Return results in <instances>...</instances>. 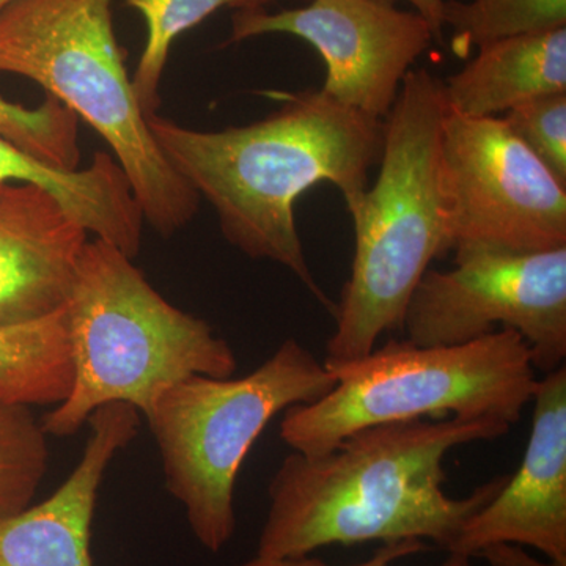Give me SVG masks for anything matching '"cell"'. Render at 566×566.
<instances>
[{
    "label": "cell",
    "instance_id": "obj_1",
    "mask_svg": "<svg viewBox=\"0 0 566 566\" xmlns=\"http://www.w3.org/2000/svg\"><path fill=\"white\" fill-rule=\"evenodd\" d=\"M501 420H411L346 436L323 455L292 452L268 488L270 509L255 556H312L319 547L433 542L447 547L505 486L499 475L464 497L444 491L450 450L495 441Z\"/></svg>",
    "mask_w": 566,
    "mask_h": 566
},
{
    "label": "cell",
    "instance_id": "obj_2",
    "mask_svg": "<svg viewBox=\"0 0 566 566\" xmlns=\"http://www.w3.org/2000/svg\"><path fill=\"white\" fill-rule=\"evenodd\" d=\"M147 120L174 169L214 208L226 240L251 259L292 271L334 315L337 305L305 259L294 205L331 182L353 216L381 158L385 120L322 91L293 93L263 120L223 132H197L158 114Z\"/></svg>",
    "mask_w": 566,
    "mask_h": 566
},
{
    "label": "cell",
    "instance_id": "obj_3",
    "mask_svg": "<svg viewBox=\"0 0 566 566\" xmlns=\"http://www.w3.org/2000/svg\"><path fill=\"white\" fill-rule=\"evenodd\" d=\"M63 315L73 382L41 420L48 436L77 433L109 403L132 405L145 417L164 390L189 376L237 371L232 346L210 324L164 300L133 259L96 238L82 251Z\"/></svg>",
    "mask_w": 566,
    "mask_h": 566
},
{
    "label": "cell",
    "instance_id": "obj_4",
    "mask_svg": "<svg viewBox=\"0 0 566 566\" xmlns=\"http://www.w3.org/2000/svg\"><path fill=\"white\" fill-rule=\"evenodd\" d=\"M447 111L442 81L427 69L409 70L385 118L378 178L352 216V275L335 308L326 364L359 359L382 334L401 331L417 283L447 253L439 180Z\"/></svg>",
    "mask_w": 566,
    "mask_h": 566
},
{
    "label": "cell",
    "instance_id": "obj_5",
    "mask_svg": "<svg viewBox=\"0 0 566 566\" xmlns=\"http://www.w3.org/2000/svg\"><path fill=\"white\" fill-rule=\"evenodd\" d=\"M0 74L40 84L115 155L145 221L169 238L200 197L164 155L142 112L112 25L111 0H17L0 13Z\"/></svg>",
    "mask_w": 566,
    "mask_h": 566
},
{
    "label": "cell",
    "instance_id": "obj_6",
    "mask_svg": "<svg viewBox=\"0 0 566 566\" xmlns=\"http://www.w3.org/2000/svg\"><path fill=\"white\" fill-rule=\"evenodd\" d=\"M326 365L337 379L333 390L283 412L282 441L301 455H323L364 428L424 417L512 427L538 385L528 346L512 329L455 346L390 340L359 359Z\"/></svg>",
    "mask_w": 566,
    "mask_h": 566
},
{
    "label": "cell",
    "instance_id": "obj_7",
    "mask_svg": "<svg viewBox=\"0 0 566 566\" xmlns=\"http://www.w3.org/2000/svg\"><path fill=\"white\" fill-rule=\"evenodd\" d=\"M337 382L294 338L243 378L189 376L145 416L161 453L167 491L185 506L197 542L219 553L237 531L234 485L252 446L275 416L314 403Z\"/></svg>",
    "mask_w": 566,
    "mask_h": 566
},
{
    "label": "cell",
    "instance_id": "obj_8",
    "mask_svg": "<svg viewBox=\"0 0 566 566\" xmlns=\"http://www.w3.org/2000/svg\"><path fill=\"white\" fill-rule=\"evenodd\" d=\"M447 253H538L566 248V186L502 117L447 111L439 148Z\"/></svg>",
    "mask_w": 566,
    "mask_h": 566
},
{
    "label": "cell",
    "instance_id": "obj_9",
    "mask_svg": "<svg viewBox=\"0 0 566 566\" xmlns=\"http://www.w3.org/2000/svg\"><path fill=\"white\" fill-rule=\"evenodd\" d=\"M455 270H428L405 308L401 331L419 346L469 344L499 329L523 337L535 370L566 359V248L475 253Z\"/></svg>",
    "mask_w": 566,
    "mask_h": 566
},
{
    "label": "cell",
    "instance_id": "obj_10",
    "mask_svg": "<svg viewBox=\"0 0 566 566\" xmlns=\"http://www.w3.org/2000/svg\"><path fill=\"white\" fill-rule=\"evenodd\" d=\"M286 33L307 41L326 63L322 88L346 107L385 120L412 63L434 40L416 11L394 0H314L304 9L233 14L232 43Z\"/></svg>",
    "mask_w": 566,
    "mask_h": 566
},
{
    "label": "cell",
    "instance_id": "obj_11",
    "mask_svg": "<svg viewBox=\"0 0 566 566\" xmlns=\"http://www.w3.org/2000/svg\"><path fill=\"white\" fill-rule=\"evenodd\" d=\"M531 436L520 468L461 528L447 554L476 557L512 543L566 562V367L538 379Z\"/></svg>",
    "mask_w": 566,
    "mask_h": 566
},
{
    "label": "cell",
    "instance_id": "obj_12",
    "mask_svg": "<svg viewBox=\"0 0 566 566\" xmlns=\"http://www.w3.org/2000/svg\"><path fill=\"white\" fill-rule=\"evenodd\" d=\"M87 243V230L46 189L0 181V326L63 307Z\"/></svg>",
    "mask_w": 566,
    "mask_h": 566
},
{
    "label": "cell",
    "instance_id": "obj_13",
    "mask_svg": "<svg viewBox=\"0 0 566 566\" xmlns=\"http://www.w3.org/2000/svg\"><path fill=\"white\" fill-rule=\"evenodd\" d=\"M80 463L39 505L0 517V566H93L96 497L111 461L137 436L140 412L128 403L96 409Z\"/></svg>",
    "mask_w": 566,
    "mask_h": 566
},
{
    "label": "cell",
    "instance_id": "obj_14",
    "mask_svg": "<svg viewBox=\"0 0 566 566\" xmlns=\"http://www.w3.org/2000/svg\"><path fill=\"white\" fill-rule=\"evenodd\" d=\"M447 109L497 117L520 104L566 93V28L495 41L442 81Z\"/></svg>",
    "mask_w": 566,
    "mask_h": 566
},
{
    "label": "cell",
    "instance_id": "obj_15",
    "mask_svg": "<svg viewBox=\"0 0 566 566\" xmlns=\"http://www.w3.org/2000/svg\"><path fill=\"white\" fill-rule=\"evenodd\" d=\"M73 382L63 307L33 322L0 326V398L57 406Z\"/></svg>",
    "mask_w": 566,
    "mask_h": 566
},
{
    "label": "cell",
    "instance_id": "obj_16",
    "mask_svg": "<svg viewBox=\"0 0 566 566\" xmlns=\"http://www.w3.org/2000/svg\"><path fill=\"white\" fill-rule=\"evenodd\" d=\"M0 181L32 182L46 189L88 232L111 221L122 196L120 175L106 155H95L85 169H59L21 150L2 134Z\"/></svg>",
    "mask_w": 566,
    "mask_h": 566
},
{
    "label": "cell",
    "instance_id": "obj_17",
    "mask_svg": "<svg viewBox=\"0 0 566 566\" xmlns=\"http://www.w3.org/2000/svg\"><path fill=\"white\" fill-rule=\"evenodd\" d=\"M271 0H126L147 22V43L132 81L145 117L158 114L159 84L170 48L177 36L207 20L222 7L240 10L263 9Z\"/></svg>",
    "mask_w": 566,
    "mask_h": 566
},
{
    "label": "cell",
    "instance_id": "obj_18",
    "mask_svg": "<svg viewBox=\"0 0 566 566\" xmlns=\"http://www.w3.org/2000/svg\"><path fill=\"white\" fill-rule=\"evenodd\" d=\"M453 31V51L566 28V0H446L444 28Z\"/></svg>",
    "mask_w": 566,
    "mask_h": 566
},
{
    "label": "cell",
    "instance_id": "obj_19",
    "mask_svg": "<svg viewBox=\"0 0 566 566\" xmlns=\"http://www.w3.org/2000/svg\"><path fill=\"white\" fill-rule=\"evenodd\" d=\"M48 434L29 406L0 398V517L28 509L46 475Z\"/></svg>",
    "mask_w": 566,
    "mask_h": 566
},
{
    "label": "cell",
    "instance_id": "obj_20",
    "mask_svg": "<svg viewBox=\"0 0 566 566\" xmlns=\"http://www.w3.org/2000/svg\"><path fill=\"white\" fill-rule=\"evenodd\" d=\"M0 134L21 150L59 169L80 167L77 117L52 96L35 109L0 96Z\"/></svg>",
    "mask_w": 566,
    "mask_h": 566
},
{
    "label": "cell",
    "instance_id": "obj_21",
    "mask_svg": "<svg viewBox=\"0 0 566 566\" xmlns=\"http://www.w3.org/2000/svg\"><path fill=\"white\" fill-rule=\"evenodd\" d=\"M506 125L566 186V93L539 96L504 115Z\"/></svg>",
    "mask_w": 566,
    "mask_h": 566
},
{
    "label": "cell",
    "instance_id": "obj_22",
    "mask_svg": "<svg viewBox=\"0 0 566 566\" xmlns=\"http://www.w3.org/2000/svg\"><path fill=\"white\" fill-rule=\"evenodd\" d=\"M424 542L419 539H405V542L385 543V546L376 551L375 556L368 560L360 562V564L348 566H390L398 558L412 556V554L420 553L424 549ZM238 566H333L327 565L326 562L312 556L304 557H286V558H271L253 556L248 562ZM438 566H474L471 557L460 556V554H449V557Z\"/></svg>",
    "mask_w": 566,
    "mask_h": 566
},
{
    "label": "cell",
    "instance_id": "obj_23",
    "mask_svg": "<svg viewBox=\"0 0 566 566\" xmlns=\"http://www.w3.org/2000/svg\"><path fill=\"white\" fill-rule=\"evenodd\" d=\"M476 557H483L491 566H566V562L539 560L532 557L523 549V546L512 545V543H495L483 547Z\"/></svg>",
    "mask_w": 566,
    "mask_h": 566
},
{
    "label": "cell",
    "instance_id": "obj_24",
    "mask_svg": "<svg viewBox=\"0 0 566 566\" xmlns=\"http://www.w3.org/2000/svg\"><path fill=\"white\" fill-rule=\"evenodd\" d=\"M416 9L433 32L434 40H442L444 33V6L446 0H406Z\"/></svg>",
    "mask_w": 566,
    "mask_h": 566
},
{
    "label": "cell",
    "instance_id": "obj_25",
    "mask_svg": "<svg viewBox=\"0 0 566 566\" xmlns=\"http://www.w3.org/2000/svg\"><path fill=\"white\" fill-rule=\"evenodd\" d=\"M13 2H17V0H0V13H2V11Z\"/></svg>",
    "mask_w": 566,
    "mask_h": 566
}]
</instances>
